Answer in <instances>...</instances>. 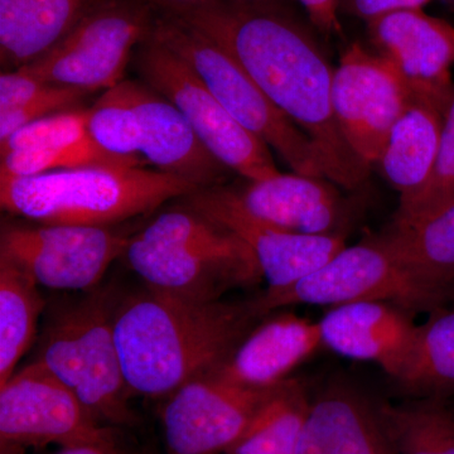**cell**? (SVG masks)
I'll return each mask as SVG.
<instances>
[{
  "instance_id": "1",
  "label": "cell",
  "mask_w": 454,
  "mask_h": 454,
  "mask_svg": "<svg viewBox=\"0 0 454 454\" xmlns=\"http://www.w3.org/2000/svg\"><path fill=\"white\" fill-rule=\"evenodd\" d=\"M167 11L243 65L269 100L312 140L325 178L348 191L363 186L370 167L340 133L333 106L334 68L306 25L277 3L208 0Z\"/></svg>"
},
{
  "instance_id": "2",
  "label": "cell",
  "mask_w": 454,
  "mask_h": 454,
  "mask_svg": "<svg viewBox=\"0 0 454 454\" xmlns=\"http://www.w3.org/2000/svg\"><path fill=\"white\" fill-rule=\"evenodd\" d=\"M253 300H193L146 288L116 307V348L131 395L168 397L225 364L262 318Z\"/></svg>"
},
{
  "instance_id": "3",
  "label": "cell",
  "mask_w": 454,
  "mask_h": 454,
  "mask_svg": "<svg viewBox=\"0 0 454 454\" xmlns=\"http://www.w3.org/2000/svg\"><path fill=\"white\" fill-rule=\"evenodd\" d=\"M200 191L143 167L90 166L35 177H0L3 210L43 225L110 227Z\"/></svg>"
},
{
  "instance_id": "4",
  "label": "cell",
  "mask_w": 454,
  "mask_h": 454,
  "mask_svg": "<svg viewBox=\"0 0 454 454\" xmlns=\"http://www.w3.org/2000/svg\"><path fill=\"white\" fill-rule=\"evenodd\" d=\"M121 258L146 288L193 300H221L229 289L262 278L239 236L188 205L158 215L129 236Z\"/></svg>"
},
{
  "instance_id": "5",
  "label": "cell",
  "mask_w": 454,
  "mask_h": 454,
  "mask_svg": "<svg viewBox=\"0 0 454 454\" xmlns=\"http://www.w3.org/2000/svg\"><path fill=\"white\" fill-rule=\"evenodd\" d=\"M119 300L106 286H97L53 306L35 361L73 390L101 424L133 426L137 417L114 328Z\"/></svg>"
},
{
  "instance_id": "6",
  "label": "cell",
  "mask_w": 454,
  "mask_h": 454,
  "mask_svg": "<svg viewBox=\"0 0 454 454\" xmlns=\"http://www.w3.org/2000/svg\"><path fill=\"white\" fill-rule=\"evenodd\" d=\"M151 33L195 73L245 129L276 151L293 172L325 178L324 160L312 140L269 100L229 51L167 9L154 18Z\"/></svg>"
},
{
  "instance_id": "7",
  "label": "cell",
  "mask_w": 454,
  "mask_h": 454,
  "mask_svg": "<svg viewBox=\"0 0 454 454\" xmlns=\"http://www.w3.org/2000/svg\"><path fill=\"white\" fill-rule=\"evenodd\" d=\"M450 298L424 282L380 239L346 245L312 274L283 288H268L253 303L262 316L295 304L342 306L385 301L411 312L443 307Z\"/></svg>"
},
{
  "instance_id": "8",
  "label": "cell",
  "mask_w": 454,
  "mask_h": 454,
  "mask_svg": "<svg viewBox=\"0 0 454 454\" xmlns=\"http://www.w3.org/2000/svg\"><path fill=\"white\" fill-rule=\"evenodd\" d=\"M154 18L143 3L95 0L61 41L20 68L43 82L90 94L112 89L124 80L131 53L151 35Z\"/></svg>"
},
{
  "instance_id": "9",
  "label": "cell",
  "mask_w": 454,
  "mask_h": 454,
  "mask_svg": "<svg viewBox=\"0 0 454 454\" xmlns=\"http://www.w3.org/2000/svg\"><path fill=\"white\" fill-rule=\"evenodd\" d=\"M134 65L143 82L177 107L202 145L227 169L247 181L279 172L270 148L245 129L195 73L152 33L139 44Z\"/></svg>"
},
{
  "instance_id": "10",
  "label": "cell",
  "mask_w": 454,
  "mask_h": 454,
  "mask_svg": "<svg viewBox=\"0 0 454 454\" xmlns=\"http://www.w3.org/2000/svg\"><path fill=\"white\" fill-rule=\"evenodd\" d=\"M129 236L110 227L3 225L0 256L11 260L38 286L55 291L97 288L114 260L121 258Z\"/></svg>"
},
{
  "instance_id": "11",
  "label": "cell",
  "mask_w": 454,
  "mask_h": 454,
  "mask_svg": "<svg viewBox=\"0 0 454 454\" xmlns=\"http://www.w3.org/2000/svg\"><path fill=\"white\" fill-rule=\"evenodd\" d=\"M73 390L37 361L0 387V444L59 447L113 437Z\"/></svg>"
},
{
  "instance_id": "12",
  "label": "cell",
  "mask_w": 454,
  "mask_h": 454,
  "mask_svg": "<svg viewBox=\"0 0 454 454\" xmlns=\"http://www.w3.org/2000/svg\"><path fill=\"white\" fill-rule=\"evenodd\" d=\"M393 66L354 43L334 68L333 106L343 138L367 167H375L391 128L411 101Z\"/></svg>"
},
{
  "instance_id": "13",
  "label": "cell",
  "mask_w": 454,
  "mask_h": 454,
  "mask_svg": "<svg viewBox=\"0 0 454 454\" xmlns=\"http://www.w3.org/2000/svg\"><path fill=\"white\" fill-rule=\"evenodd\" d=\"M278 387L244 389L212 373L188 382L163 408L167 453L226 454Z\"/></svg>"
},
{
  "instance_id": "14",
  "label": "cell",
  "mask_w": 454,
  "mask_h": 454,
  "mask_svg": "<svg viewBox=\"0 0 454 454\" xmlns=\"http://www.w3.org/2000/svg\"><path fill=\"white\" fill-rule=\"evenodd\" d=\"M184 200L249 247L268 288H283L303 279L346 247L342 234H298L255 219L239 205L231 188L223 184L203 188Z\"/></svg>"
},
{
  "instance_id": "15",
  "label": "cell",
  "mask_w": 454,
  "mask_h": 454,
  "mask_svg": "<svg viewBox=\"0 0 454 454\" xmlns=\"http://www.w3.org/2000/svg\"><path fill=\"white\" fill-rule=\"evenodd\" d=\"M370 41L411 97L448 106L454 91V27L423 9L394 12L367 23Z\"/></svg>"
},
{
  "instance_id": "16",
  "label": "cell",
  "mask_w": 454,
  "mask_h": 454,
  "mask_svg": "<svg viewBox=\"0 0 454 454\" xmlns=\"http://www.w3.org/2000/svg\"><path fill=\"white\" fill-rule=\"evenodd\" d=\"M140 128V155L160 172L186 179L200 190L221 186L231 170L206 149L177 107L145 82L122 80Z\"/></svg>"
},
{
  "instance_id": "17",
  "label": "cell",
  "mask_w": 454,
  "mask_h": 454,
  "mask_svg": "<svg viewBox=\"0 0 454 454\" xmlns=\"http://www.w3.org/2000/svg\"><path fill=\"white\" fill-rule=\"evenodd\" d=\"M318 325L328 348L376 364L396 381L408 366L418 334L408 310L385 301L333 307Z\"/></svg>"
},
{
  "instance_id": "18",
  "label": "cell",
  "mask_w": 454,
  "mask_h": 454,
  "mask_svg": "<svg viewBox=\"0 0 454 454\" xmlns=\"http://www.w3.org/2000/svg\"><path fill=\"white\" fill-rule=\"evenodd\" d=\"M333 184L325 177L278 172L231 192L247 214L269 225L298 234L337 235L342 234L345 206Z\"/></svg>"
},
{
  "instance_id": "19",
  "label": "cell",
  "mask_w": 454,
  "mask_h": 454,
  "mask_svg": "<svg viewBox=\"0 0 454 454\" xmlns=\"http://www.w3.org/2000/svg\"><path fill=\"white\" fill-rule=\"evenodd\" d=\"M322 345L318 322L282 313L259 322L212 375L244 389H274Z\"/></svg>"
},
{
  "instance_id": "20",
  "label": "cell",
  "mask_w": 454,
  "mask_h": 454,
  "mask_svg": "<svg viewBox=\"0 0 454 454\" xmlns=\"http://www.w3.org/2000/svg\"><path fill=\"white\" fill-rule=\"evenodd\" d=\"M298 454H395L379 405L363 394L334 385L310 400Z\"/></svg>"
},
{
  "instance_id": "21",
  "label": "cell",
  "mask_w": 454,
  "mask_h": 454,
  "mask_svg": "<svg viewBox=\"0 0 454 454\" xmlns=\"http://www.w3.org/2000/svg\"><path fill=\"white\" fill-rule=\"evenodd\" d=\"M446 109L434 101L411 97L382 146L375 167L399 193V211L413 207L428 187Z\"/></svg>"
},
{
  "instance_id": "22",
  "label": "cell",
  "mask_w": 454,
  "mask_h": 454,
  "mask_svg": "<svg viewBox=\"0 0 454 454\" xmlns=\"http://www.w3.org/2000/svg\"><path fill=\"white\" fill-rule=\"evenodd\" d=\"M420 279L454 298V200L417 215H397L378 236Z\"/></svg>"
},
{
  "instance_id": "23",
  "label": "cell",
  "mask_w": 454,
  "mask_h": 454,
  "mask_svg": "<svg viewBox=\"0 0 454 454\" xmlns=\"http://www.w3.org/2000/svg\"><path fill=\"white\" fill-rule=\"evenodd\" d=\"M95 0H0V62L18 70L46 53Z\"/></svg>"
},
{
  "instance_id": "24",
  "label": "cell",
  "mask_w": 454,
  "mask_h": 454,
  "mask_svg": "<svg viewBox=\"0 0 454 454\" xmlns=\"http://www.w3.org/2000/svg\"><path fill=\"white\" fill-rule=\"evenodd\" d=\"M44 306L31 276L0 256V387L31 348Z\"/></svg>"
},
{
  "instance_id": "25",
  "label": "cell",
  "mask_w": 454,
  "mask_h": 454,
  "mask_svg": "<svg viewBox=\"0 0 454 454\" xmlns=\"http://www.w3.org/2000/svg\"><path fill=\"white\" fill-rule=\"evenodd\" d=\"M309 403L300 381H284L226 454H298Z\"/></svg>"
},
{
  "instance_id": "26",
  "label": "cell",
  "mask_w": 454,
  "mask_h": 454,
  "mask_svg": "<svg viewBox=\"0 0 454 454\" xmlns=\"http://www.w3.org/2000/svg\"><path fill=\"white\" fill-rule=\"evenodd\" d=\"M395 454H454V413L441 399L379 405Z\"/></svg>"
},
{
  "instance_id": "27",
  "label": "cell",
  "mask_w": 454,
  "mask_h": 454,
  "mask_svg": "<svg viewBox=\"0 0 454 454\" xmlns=\"http://www.w3.org/2000/svg\"><path fill=\"white\" fill-rule=\"evenodd\" d=\"M418 325L417 340L400 384L415 393L439 399L454 390V309L432 310Z\"/></svg>"
},
{
  "instance_id": "28",
  "label": "cell",
  "mask_w": 454,
  "mask_h": 454,
  "mask_svg": "<svg viewBox=\"0 0 454 454\" xmlns=\"http://www.w3.org/2000/svg\"><path fill=\"white\" fill-rule=\"evenodd\" d=\"M88 134L104 153L143 167L140 128L133 106L125 97L121 82L106 90L88 109Z\"/></svg>"
},
{
  "instance_id": "29",
  "label": "cell",
  "mask_w": 454,
  "mask_h": 454,
  "mask_svg": "<svg viewBox=\"0 0 454 454\" xmlns=\"http://www.w3.org/2000/svg\"><path fill=\"white\" fill-rule=\"evenodd\" d=\"M90 166L140 167L104 153L91 140L61 148H28L2 154L0 177L27 178Z\"/></svg>"
},
{
  "instance_id": "30",
  "label": "cell",
  "mask_w": 454,
  "mask_h": 454,
  "mask_svg": "<svg viewBox=\"0 0 454 454\" xmlns=\"http://www.w3.org/2000/svg\"><path fill=\"white\" fill-rule=\"evenodd\" d=\"M88 109H70L52 114L26 125L4 142L0 155L28 148H61L89 142Z\"/></svg>"
},
{
  "instance_id": "31",
  "label": "cell",
  "mask_w": 454,
  "mask_h": 454,
  "mask_svg": "<svg viewBox=\"0 0 454 454\" xmlns=\"http://www.w3.org/2000/svg\"><path fill=\"white\" fill-rule=\"evenodd\" d=\"M454 200V91L444 113L437 162L428 187L413 207L397 215H417Z\"/></svg>"
},
{
  "instance_id": "32",
  "label": "cell",
  "mask_w": 454,
  "mask_h": 454,
  "mask_svg": "<svg viewBox=\"0 0 454 454\" xmlns=\"http://www.w3.org/2000/svg\"><path fill=\"white\" fill-rule=\"evenodd\" d=\"M88 95L90 92L85 90L55 85L49 92L35 98L32 103L18 109L0 113V142H4L16 131L33 121H40L52 114L74 109V106Z\"/></svg>"
},
{
  "instance_id": "33",
  "label": "cell",
  "mask_w": 454,
  "mask_h": 454,
  "mask_svg": "<svg viewBox=\"0 0 454 454\" xmlns=\"http://www.w3.org/2000/svg\"><path fill=\"white\" fill-rule=\"evenodd\" d=\"M55 83L43 82L22 68L0 76V113L18 109L49 92Z\"/></svg>"
},
{
  "instance_id": "34",
  "label": "cell",
  "mask_w": 454,
  "mask_h": 454,
  "mask_svg": "<svg viewBox=\"0 0 454 454\" xmlns=\"http://www.w3.org/2000/svg\"><path fill=\"white\" fill-rule=\"evenodd\" d=\"M429 2L430 0H340V9L369 23L394 12L422 9Z\"/></svg>"
},
{
  "instance_id": "35",
  "label": "cell",
  "mask_w": 454,
  "mask_h": 454,
  "mask_svg": "<svg viewBox=\"0 0 454 454\" xmlns=\"http://www.w3.org/2000/svg\"><path fill=\"white\" fill-rule=\"evenodd\" d=\"M298 2L306 9L310 22L319 32L324 33L327 37L342 32L339 18L340 0H298Z\"/></svg>"
},
{
  "instance_id": "36",
  "label": "cell",
  "mask_w": 454,
  "mask_h": 454,
  "mask_svg": "<svg viewBox=\"0 0 454 454\" xmlns=\"http://www.w3.org/2000/svg\"><path fill=\"white\" fill-rule=\"evenodd\" d=\"M53 454H124L118 446L115 435L103 441L89 442V443L74 444V446L59 447Z\"/></svg>"
},
{
  "instance_id": "37",
  "label": "cell",
  "mask_w": 454,
  "mask_h": 454,
  "mask_svg": "<svg viewBox=\"0 0 454 454\" xmlns=\"http://www.w3.org/2000/svg\"><path fill=\"white\" fill-rule=\"evenodd\" d=\"M160 2L163 3L164 8L181 9L202 4V3L208 2V0H160Z\"/></svg>"
},
{
  "instance_id": "38",
  "label": "cell",
  "mask_w": 454,
  "mask_h": 454,
  "mask_svg": "<svg viewBox=\"0 0 454 454\" xmlns=\"http://www.w3.org/2000/svg\"><path fill=\"white\" fill-rule=\"evenodd\" d=\"M26 448L0 444V454H25Z\"/></svg>"
},
{
  "instance_id": "39",
  "label": "cell",
  "mask_w": 454,
  "mask_h": 454,
  "mask_svg": "<svg viewBox=\"0 0 454 454\" xmlns=\"http://www.w3.org/2000/svg\"><path fill=\"white\" fill-rule=\"evenodd\" d=\"M249 2H255V3H277L278 0H249Z\"/></svg>"
},
{
  "instance_id": "40",
  "label": "cell",
  "mask_w": 454,
  "mask_h": 454,
  "mask_svg": "<svg viewBox=\"0 0 454 454\" xmlns=\"http://www.w3.org/2000/svg\"><path fill=\"white\" fill-rule=\"evenodd\" d=\"M444 2H447L448 4L452 5V7H454V0H444Z\"/></svg>"
},
{
  "instance_id": "41",
  "label": "cell",
  "mask_w": 454,
  "mask_h": 454,
  "mask_svg": "<svg viewBox=\"0 0 454 454\" xmlns=\"http://www.w3.org/2000/svg\"><path fill=\"white\" fill-rule=\"evenodd\" d=\"M452 411H453V413H454V406H452Z\"/></svg>"
}]
</instances>
